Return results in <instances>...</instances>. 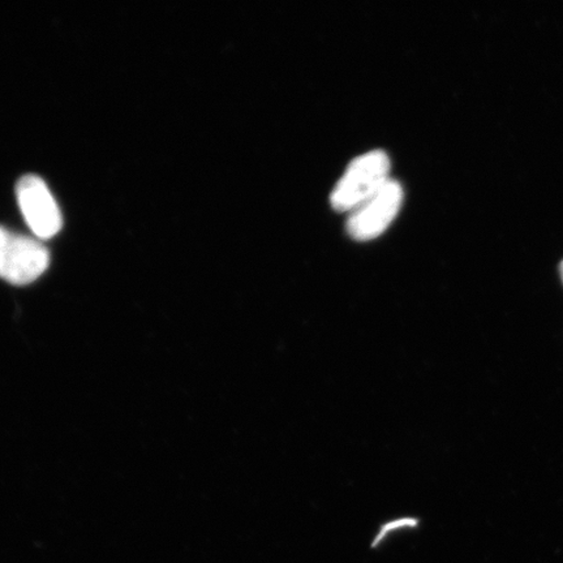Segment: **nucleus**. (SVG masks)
<instances>
[{"mask_svg":"<svg viewBox=\"0 0 563 563\" xmlns=\"http://www.w3.org/2000/svg\"><path fill=\"white\" fill-rule=\"evenodd\" d=\"M390 168V158L383 151H372L352 161L330 196L333 209L350 213L361 206L391 179Z\"/></svg>","mask_w":563,"mask_h":563,"instance_id":"f257e3e1","label":"nucleus"},{"mask_svg":"<svg viewBox=\"0 0 563 563\" xmlns=\"http://www.w3.org/2000/svg\"><path fill=\"white\" fill-rule=\"evenodd\" d=\"M51 264V253L37 238L0 227V278L12 285L32 284Z\"/></svg>","mask_w":563,"mask_h":563,"instance_id":"f03ea898","label":"nucleus"},{"mask_svg":"<svg viewBox=\"0 0 563 563\" xmlns=\"http://www.w3.org/2000/svg\"><path fill=\"white\" fill-rule=\"evenodd\" d=\"M404 196L399 181H387L368 200L350 211L346 223L349 235L357 242H368L382 236L402 208Z\"/></svg>","mask_w":563,"mask_h":563,"instance_id":"7ed1b4c3","label":"nucleus"},{"mask_svg":"<svg viewBox=\"0 0 563 563\" xmlns=\"http://www.w3.org/2000/svg\"><path fill=\"white\" fill-rule=\"evenodd\" d=\"M16 197L24 220L40 241L52 239L62 229L63 220L46 183L35 175H26L16 186Z\"/></svg>","mask_w":563,"mask_h":563,"instance_id":"20e7f679","label":"nucleus"},{"mask_svg":"<svg viewBox=\"0 0 563 563\" xmlns=\"http://www.w3.org/2000/svg\"><path fill=\"white\" fill-rule=\"evenodd\" d=\"M560 274H561V278H562V282H563V260L560 264Z\"/></svg>","mask_w":563,"mask_h":563,"instance_id":"39448f33","label":"nucleus"}]
</instances>
